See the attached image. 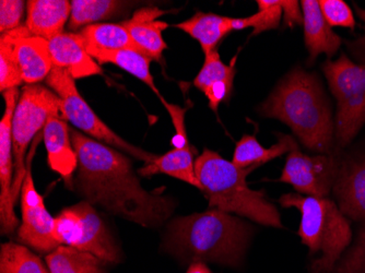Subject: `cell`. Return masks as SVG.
<instances>
[{"mask_svg": "<svg viewBox=\"0 0 365 273\" xmlns=\"http://www.w3.org/2000/svg\"><path fill=\"white\" fill-rule=\"evenodd\" d=\"M71 135L78 158L76 190L86 201L145 227H160L171 217L174 199L163 190H143L125 153L76 129Z\"/></svg>", "mask_w": 365, "mask_h": 273, "instance_id": "6da1fadb", "label": "cell"}, {"mask_svg": "<svg viewBox=\"0 0 365 273\" xmlns=\"http://www.w3.org/2000/svg\"><path fill=\"white\" fill-rule=\"evenodd\" d=\"M259 114L288 125L311 151L331 155L335 135L333 113L317 76L294 68L259 106Z\"/></svg>", "mask_w": 365, "mask_h": 273, "instance_id": "7a4b0ae2", "label": "cell"}, {"mask_svg": "<svg viewBox=\"0 0 365 273\" xmlns=\"http://www.w3.org/2000/svg\"><path fill=\"white\" fill-rule=\"evenodd\" d=\"M253 227L243 220L210 209L178 217L168 227L164 249L185 262H217L237 267L251 241Z\"/></svg>", "mask_w": 365, "mask_h": 273, "instance_id": "3957f363", "label": "cell"}, {"mask_svg": "<svg viewBox=\"0 0 365 273\" xmlns=\"http://www.w3.org/2000/svg\"><path fill=\"white\" fill-rule=\"evenodd\" d=\"M256 166L241 170L223 159L218 152L204 149L195 161V170L202 194L210 208L247 217L264 227L282 229L280 213L266 199L264 190H253L246 177Z\"/></svg>", "mask_w": 365, "mask_h": 273, "instance_id": "277c9868", "label": "cell"}, {"mask_svg": "<svg viewBox=\"0 0 365 273\" xmlns=\"http://www.w3.org/2000/svg\"><path fill=\"white\" fill-rule=\"evenodd\" d=\"M284 208L300 211L301 223L297 234L309 248V256L322 252L312 264V273H331L352 241L348 217L329 198L284 194L279 199Z\"/></svg>", "mask_w": 365, "mask_h": 273, "instance_id": "5b68a950", "label": "cell"}, {"mask_svg": "<svg viewBox=\"0 0 365 273\" xmlns=\"http://www.w3.org/2000/svg\"><path fill=\"white\" fill-rule=\"evenodd\" d=\"M61 101L54 91L42 84H28L22 89L14 119L12 148L14 173L11 196L14 206L21 196L26 175V151L33 139L44 129L49 117H61Z\"/></svg>", "mask_w": 365, "mask_h": 273, "instance_id": "8992f818", "label": "cell"}, {"mask_svg": "<svg viewBox=\"0 0 365 273\" xmlns=\"http://www.w3.org/2000/svg\"><path fill=\"white\" fill-rule=\"evenodd\" d=\"M323 71L337 101L336 139L339 147L349 145L365 124V66L346 55L326 61Z\"/></svg>", "mask_w": 365, "mask_h": 273, "instance_id": "52a82bcc", "label": "cell"}, {"mask_svg": "<svg viewBox=\"0 0 365 273\" xmlns=\"http://www.w3.org/2000/svg\"><path fill=\"white\" fill-rule=\"evenodd\" d=\"M47 87L54 91L61 101V118L71 122L76 128L87 133L92 139L120 150L125 155L150 163L157 155L131 145L115 133L90 108L78 91L75 79L61 68L54 67L46 78Z\"/></svg>", "mask_w": 365, "mask_h": 273, "instance_id": "ba28073f", "label": "cell"}, {"mask_svg": "<svg viewBox=\"0 0 365 273\" xmlns=\"http://www.w3.org/2000/svg\"><path fill=\"white\" fill-rule=\"evenodd\" d=\"M54 236L59 245L91 252L103 262L118 264L122 260L106 223L88 201L61 211L55 217Z\"/></svg>", "mask_w": 365, "mask_h": 273, "instance_id": "9c48e42d", "label": "cell"}, {"mask_svg": "<svg viewBox=\"0 0 365 273\" xmlns=\"http://www.w3.org/2000/svg\"><path fill=\"white\" fill-rule=\"evenodd\" d=\"M43 138V131L33 143L26 159V175L21 190V225L18 230L20 241L38 252H53L59 247L55 239V217L49 215L44 199L36 190L32 176V159Z\"/></svg>", "mask_w": 365, "mask_h": 273, "instance_id": "30bf717a", "label": "cell"}, {"mask_svg": "<svg viewBox=\"0 0 365 273\" xmlns=\"http://www.w3.org/2000/svg\"><path fill=\"white\" fill-rule=\"evenodd\" d=\"M340 161L331 155H303L299 147L287 158L279 180L292 185L304 196L328 198L333 192L339 172Z\"/></svg>", "mask_w": 365, "mask_h": 273, "instance_id": "8fae6325", "label": "cell"}, {"mask_svg": "<svg viewBox=\"0 0 365 273\" xmlns=\"http://www.w3.org/2000/svg\"><path fill=\"white\" fill-rule=\"evenodd\" d=\"M5 113L0 120V225L1 233L10 235L19 227V220L14 213L11 190L14 184V164L12 160V119L19 101V90H8L4 93Z\"/></svg>", "mask_w": 365, "mask_h": 273, "instance_id": "7c38bea8", "label": "cell"}, {"mask_svg": "<svg viewBox=\"0 0 365 273\" xmlns=\"http://www.w3.org/2000/svg\"><path fill=\"white\" fill-rule=\"evenodd\" d=\"M333 192L346 217L365 222V157L340 162Z\"/></svg>", "mask_w": 365, "mask_h": 273, "instance_id": "4fadbf2b", "label": "cell"}, {"mask_svg": "<svg viewBox=\"0 0 365 273\" xmlns=\"http://www.w3.org/2000/svg\"><path fill=\"white\" fill-rule=\"evenodd\" d=\"M42 131L49 168L63 178L67 188H73L78 158L71 141V128L61 116H52Z\"/></svg>", "mask_w": 365, "mask_h": 273, "instance_id": "5bb4252c", "label": "cell"}, {"mask_svg": "<svg viewBox=\"0 0 365 273\" xmlns=\"http://www.w3.org/2000/svg\"><path fill=\"white\" fill-rule=\"evenodd\" d=\"M165 14L167 11L157 7H145L137 10L130 19L122 22L139 52L158 63H162L163 52L168 48L162 33L170 26L158 20Z\"/></svg>", "mask_w": 365, "mask_h": 273, "instance_id": "9a60e30c", "label": "cell"}, {"mask_svg": "<svg viewBox=\"0 0 365 273\" xmlns=\"http://www.w3.org/2000/svg\"><path fill=\"white\" fill-rule=\"evenodd\" d=\"M14 51L22 79L26 84H38L46 80L54 68L49 41L32 36L24 24L16 29Z\"/></svg>", "mask_w": 365, "mask_h": 273, "instance_id": "2e32d148", "label": "cell"}, {"mask_svg": "<svg viewBox=\"0 0 365 273\" xmlns=\"http://www.w3.org/2000/svg\"><path fill=\"white\" fill-rule=\"evenodd\" d=\"M54 67L71 73L73 79L101 75L102 68L88 53L80 33L63 32L49 41Z\"/></svg>", "mask_w": 365, "mask_h": 273, "instance_id": "e0dca14e", "label": "cell"}, {"mask_svg": "<svg viewBox=\"0 0 365 273\" xmlns=\"http://www.w3.org/2000/svg\"><path fill=\"white\" fill-rule=\"evenodd\" d=\"M237 56L227 65L221 61L218 51L206 55L204 66L194 80V86L208 98V105L217 112L219 105L231 98L235 86Z\"/></svg>", "mask_w": 365, "mask_h": 273, "instance_id": "ac0fdd59", "label": "cell"}, {"mask_svg": "<svg viewBox=\"0 0 365 273\" xmlns=\"http://www.w3.org/2000/svg\"><path fill=\"white\" fill-rule=\"evenodd\" d=\"M26 24L32 36L51 41L63 33L71 14V1L67 0H30L26 1Z\"/></svg>", "mask_w": 365, "mask_h": 273, "instance_id": "d6986e66", "label": "cell"}, {"mask_svg": "<svg viewBox=\"0 0 365 273\" xmlns=\"http://www.w3.org/2000/svg\"><path fill=\"white\" fill-rule=\"evenodd\" d=\"M304 24L305 46L311 57L315 61L321 54L334 56L341 45V38L336 34L331 26L326 22L317 0L301 1Z\"/></svg>", "mask_w": 365, "mask_h": 273, "instance_id": "ffe728a7", "label": "cell"}, {"mask_svg": "<svg viewBox=\"0 0 365 273\" xmlns=\"http://www.w3.org/2000/svg\"><path fill=\"white\" fill-rule=\"evenodd\" d=\"M197 150L192 145L182 149H172L162 155H157L150 163L145 164L138 174L143 177H150L157 174H165L176 180H182L202 190L195 170V157Z\"/></svg>", "mask_w": 365, "mask_h": 273, "instance_id": "44dd1931", "label": "cell"}, {"mask_svg": "<svg viewBox=\"0 0 365 273\" xmlns=\"http://www.w3.org/2000/svg\"><path fill=\"white\" fill-rule=\"evenodd\" d=\"M278 143L272 147H262L254 135H244L235 145V153L232 163L241 170L256 166L259 168L262 164L272 161L276 158L290 153L291 151L299 147L292 135L278 133L277 135Z\"/></svg>", "mask_w": 365, "mask_h": 273, "instance_id": "7402d4cb", "label": "cell"}, {"mask_svg": "<svg viewBox=\"0 0 365 273\" xmlns=\"http://www.w3.org/2000/svg\"><path fill=\"white\" fill-rule=\"evenodd\" d=\"M173 26L195 38L202 46L205 55L215 51L219 43L233 31L232 18L211 12H197L190 19Z\"/></svg>", "mask_w": 365, "mask_h": 273, "instance_id": "603a6c76", "label": "cell"}, {"mask_svg": "<svg viewBox=\"0 0 365 273\" xmlns=\"http://www.w3.org/2000/svg\"><path fill=\"white\" fill-rule=\"evenodd\" d=\"M90 56L98 63H112L122 68L127 73L147 84L159 98V90L155 87V79L150 71L151 59L136 49H118V51H96L89 53Z\"/></svg>", "mask_w": 365, "mask_h": 273, "instance_id": "cb8c5ba5", "label": "cell"}, {"mask_svg": "<svg viewBox=\"0 0 365 273\" xmlns=\"http://www.w3.org/2000/svg\"><path fill=\"white\" fill-rule=\"evenodd\" d=\"M46 264L51 273H106L103 260L71 246H59L51 252Z\"/></svg>", "mask_w": 365, "mask_h": 273, "instance_id": "d4e9b609", "label": "cell"}, {"mask_svg": "<svg viewBox=\"0 0 365 273\" xmlns=\"http://www.w3.org/2000/svg\"><path fill=\"white\" fill-rule=\"evenodd\" d=\"M88 53L96 51L138 49L122 24H96L80 31Z\"/></svg>", "mask_w": 365, "mask_h": 273, "instance_id": "484cf974", "label": "cell"}, {"mask_svg": "<svg viewBox=\"0 0 365 273\" xmlns=\"http://www.w3.org/2000/svg\"><path fill=\"white\" fill-rule=\"evenodd\" d=\"M129 4L118 0H73L68 29L79 30L122 14Z\"/></svg>", "mask_w": 365, "mask_h": 273, "instance_id": "4316f807", "label": "cell"}, {"mask_svg": "<svg viewBox=\"0 0 365 273\" xmlns=\"http://www.w3.org/2000/svg\"><path fill=\"white\" fill-rule=\"evenodd\" d=\"M0 273H51L28 247L5 243L0 250Z\"/></svg>", "mask_w": 365, "mask_h": 273, "instance_id": "83f0119b", "label": "cell"}, {"mask_svg": "<svg viewBox=\"0 0 365 273\" xmlns=\"http://www.w3.org/2000/svg\"><path fill=\"white\" fill-rule=\"evenodd\" d=\"M257 5L258 12L253 16L232 19L233 31L253 28L251 36H255L264 31L274 30L278 28L281 16L284 14L280 0H258Z\"/></svg>", "mask_w": 365, "mask_h": 273, "instance_id": "f1b7e54d", "label": "cell"}, {"mask_svg": "<svg viewBox=\"0 0 365 273\" xmlns=\"http://www.w3.org/2000/svg\"><path fill=\"white\" fill-rule=\"evenodd\" d=\"M16 38V29L0 36V91L3 93L24 83L14 51Z\"/></svg>", "mask_w": 365, "mask_h": 273, "instance_id": "f546056e", "label": "cell"}, {"mask_svg": "<svg viewBox=\"0 0 365 273\" xmlns=\"http://www.w3.org/2000/svg\"><path fill=\"white\" fill-rule=\"evenodd\" d=\"M331 273H365V222L356 241L344 252Z\"/></svg>", "mask_w": 365, "mask_h": 273, "instance_id": "4dcf8cb0", "label": "cell"}, {"mask_svg": "<svg viewBox=\"0 0 365 273\" xmlns=\"http://www.w3.org/2000/svg\"><path fill=\"white\" fill-rule=\"evenodd\" d=\"M319 5L326 22L331 28L342 26L350 30L356 28L354 12L342 0H319Z\"/></svg>", "mask_w": 365, "mask_h": 273, "instance_id": "1f68e13d", "label": "cell"}, {"mask_svg": "<svg viewBox=\"0 0 365 273\" xmlns=\"http://www.w3.org/2000/svg\"><path fill=\"white\" fill-rule=\"evenodd\" d=\"M26 4L22 0H1L0 1V33L10 32L21 26Z\"/></svg>", "mask_w": 365, "mask_h": 273, "instance_id": "d6a6232c", "label": "cell"}, {"mask_svg": "<svg viewBox=\"0 0 365 273\" xmlns=\"http://www.w3.org/2000/svg\"><path fill=\"white\" fill-rule=\"evenodd\" d=\"M162 104L167 108L168 113L171 116L172 122H173L174 128H175V135L171 140L172 147L174 149H182L190 145L188 141L187 133L185 128V112L186 108H180L175 104L169 103L163 98H160Z\"/></svg>", "mask_w": 365, "mask_h": 273, "instance_id": "836d02e7", "label": "cell"}, {"mask_svg": "<svg viewBox=\"0 0 365 273\" xmlns=\"http://www.w3.org/2000/svg\"><path fill=\"white\" fill-rule=\"evenodd\" d=\"M281 7L284 10V24L292 26L303 24V12L301 11V4L297 0H280Z\"/></svg>", "mask_w": 365, "mask_h": 273, "instance_id": "e575fe53", "label": "cell"}, {"mask_svg": "<svg viewBox=\"0 0 365 273\" xmlns=\"http://www.w3.org/2000/svg\"><path fill=\"white\" fill-rule=\"evenodd\" d=\"M346 45H349V48L354 56L365 66V36L354 42L346 43Z\"/></svg>", "mask_w": 365, "mask_h": 273, "instance_id": "d590c367", "label": "cell"}, {"mask_svg": "<svg viewBox=\"0 0 365 273\" xmlns=\"http://www.w3.org/2000/svg\"><path fill=\"white\" fill-rule=\"evenodd\" d=\"M186 273H212V271L205 262H197L190 264Z\"/></svg>", "mask_w": 365, "mask_h": 273, "instance_id": "8d00e7d4", "label": "cell"}, {"mask_svg": "<svg viewBox=\"0 0 365 273\" xmlns=\"http://www.w3.org/2000/svg\"><path fill=\"white\" fill-rule=\"evenodd\" d=\"M356 14H358V16H360V19L365 22V10H362L361 8L356 7Z\"/></svg>", "mask_w": 365, "mask_h": 273, "instance_id": "74e56055", "label": "cell"}]
</instances>
